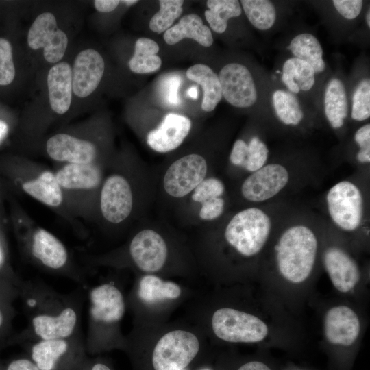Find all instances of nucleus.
Listing matches in <instances>:
<instances>
[{
  "mask_svg": "<svg viewBox=\"0 0 370 370\" xmlns=\"http://www.w3.org/2000/svg\"><path fill=\"white\" fill-rule=\"evenodd\" d=\"M279 270L293 283L304 281L310 274L316 258L317 240L304 225L288 228L275 247Z\"/></svg>",
  "mask_w": 370,
  "mask_h": 370,
  "instance_id": "1",
  "label": "nucleus"
},
{
  "mask_svg": "<svg viewBox=\"0 0 370 370\" xmlns=\"http://www.w3.org/2000/svg\"><path fill=\"white\" fill-rule=\"evenodd\" d=\"M270 230L269 216L259 208H249L232 217L225 228V237L238 253L251 256L262 249Z\"/></svg>",
  "mask_w": 370,
  "mask_h": 370,
  "instance_id": "2",
  "label": "nucleus"
},
{
  "mask_svg": "<svg viewBox=\"0 0 370 370\" xmlns=\"http://www.w3.org/2000/svg\"><path fill=\"white\" fill-rule=\"evenodd\" d=\"M212 327L218 338L231 343H256L268 334L267 325L259 318L230 308L213 314Z\"/></svg>",
  "mask_w": 370,
  "mask_h": 370,
  "instance_id": "3",
  "label": "nucleus"
},
{
  "mask_svg": "<svg viewBox=\"0 0 370 370\" xmlns=\"http://www.w3.org/2000/svg\"><path fill=\"white\" fill-rule=\"evenodd\" d=\"M199 342L197 336L184 330L164 334L152 352L153 370H184L197 355Z\"/></svg>",
  "mask_w": 370,
  "mask_h": 370,
  "instance_id": "4",
  "label": "nucleus"
},
{
  "mask_svg": "<svg viewBox=\"0 0 370 370\" xmlns=\"http://www.w3.org/2000/svg\"><path fill=\"white\" fill-rule=\"evenodd\" d=\"M330 215L341 228L352 231L360 225L363 214V201L358 188L343 181L333 186L327 195Z\"/></svg>",
  "mask_w": 370,
  "mask_h": 370,
  "instance_id": "5",
  "label": "nucleus"
},
{
  "mask_svg": "<svg viewBox=\"0 0 370 370\" xmlns=\"http://www.w3.org/2000/svg\"><path fill=\"white\" fill-rule=\"evenodd\" d=\"M207 171L203 156L196 153L184 156L167 169L163 178L164 188L171 197H185L205 179Z\"/></svg>",
  "mask_w": 370,
  "mask_h": 370,
  "instance_id": "6",
  "label": "nucleus"
},
{
  "mask_svg": "<svg viewBox=\"0 0 370 370\" xmlns=\"http://www.w3.org/2000/svg\"><path fill=\"white\" fill-rule=\"evenodd\" d=\"M30 48H43L45 59L50 63L59 62L68 45L66 34L57 27L55 16L50 12L39 14L31 25L27 36Z\"/></svg>",
  "mask_w": 370,
  "mask_h": 370,
  "instance_id": "7",
  "label": "nucleus"
},
{
  "mask_svg": "<svg viewBox=\"0 0 370 370\" xmlns=\"http://www.w3.org/2000/svg\"><path fill=\"white\" fill-rule=\"evenodd\" d=\"M30 358L40 370H80L86 361L66 339H40L32 346Z\"/></svg>",
  "mask_w": 370,
  "mask_h": 370,
  "instance_id": "8",
  "label": "nucleus"
},
{
  "mask_svg": "<svg viewBox=\"0 0 370 370\" xmlns=\"http://www.w3.org/2000/svg\"><path fill=\"white\" fill-rule=\"evenodd\" d=\"M133 194L128 180L119 174H112L104 181L100 194V209L104 219L119 223L130 214Z\"/></svg>",
  "mask_w": 370,
  "mask_h": 370,
  "instance_id": "9",
  "label": "nucleus"
},
{
  "mask_svg": "<svg viewBox=\"0 0 370 370\" xmlns=\"http://www.w3.org/2000/svg\"><path fill=\"white\" fill-rule=\"evenodd\" d=\"M222 95L231 105L247 108L257 100V91L249 69L238 63H230L219 72Z\"/></svg>",
  "mask_w": 370,
  "mask_h": 370,
  "instance_id": "10",
  "label": "nucleus"
},
{
  "mask_svg": "<svg viewBox=\"0 0 370 370\" xmlns=\"http://www.w3.org/2000/svg\"><path fill=\"white\" fill-rule=\"evenodd\" d=\"M130 253L136 265L148 273L160 270L167 258L164 238L156 231L145 229L137 233L130 245Z\"/></svg>",
  "mask_w": 370,
  "mask_h": 370,
  "instance_id": "11",
  "label": "nucleus"
},
{
  "mask_svg": "<svg viewBox=\"0 0 370 370\" xmlns=\"http://www.w3.org/2000/svg\"><path fill=\"white\" fill-rule=\"evenodd\" d=\"M288 177L284 166L269 164L245 179L241 186V193L249 201H265L277 195L286 185Z\"/></svg>",
  "mask_w": 370,
  "mask_h": 370,
  "instance_id": "12",
  "label": "nucleus"
},
{
  "mask_svg": "<svg viewBox=\"0 0 370 370\" xmlns=\"http://www.w3.org/2000/svg\"><path fill=\"white\" fill-rule=\"evenodd\" d=\"M88 298L91 323L112 324L123 317V296L115 286L104 284L95 286L90 291Z\"/></svg>",
  "mask_w": 370,
  "mask_h": 370,
  "instance_id": "13",
  "label": "nucleus"
},
{
  "mask_svg": "<svg viewBox=\"0 0 370 370\" xmlns=\"http://www.w3.org/2000/svg\"><path fill=\"white\" fill-rule=\"evenodd\" d=\"M105 69L100 53L92 49L79 52L72 71L73 91L79 97L90 95L98 86Z\"/></svg>",
  "mask_w": 370,
  "mask_h": 370,
  "instance_id": "14",
  "label": "nucleus"
},
{
  "mask_svg": "<svg viewBox=\"0 0 370 370\" xmlns=\"http://www.w3.org/2000/svg\"><path fill=\"white\" fill-rule=\"evenodd\" d=\"M46 150L51 159L73 164H92L97 156L92 143L67 134L51 136L47 141Z\"/></svg>",
  "mask_w": 370,
  "mask_h": 370,
  "instance_id": "15",
  "label": "nucleus"
},
{
  "mask_svg": "<svg viewBox=\"0 0 370 370\" xmlns=\"http://www.w3.org/2000/svg\"><path fill=\"white\" fill-rule=\"evenodd\" d=\"M191 128L190 120L183 115L169 113L147 136L148 145L159 153L175 149L186 138Z\"/></svg>",
  "mask_w": 370,
  "mask_h": 370,
  "instance_id": "16",
  "label": "nucleus"
},
{
  "mask_svg": "<svg viewBox=\"0 0 370 370\" xmlns=\"http://www.w3.org/2000/svg\"><path fill=\"white\" fill-rule=\"evenodd\" d=\"M360 330L355 312L345 306L330 309L325 317L324 331L328 341L335 345L349 346L357 339Z\"/></svg>",
  "mask_w": 370,
  "mask_h": 370,
  "instance_id": "17",
  "label": "nucleus"
},
{
  "mask_svg": "<svg viewBox=\"0 0 370 370\" xmlns=\"http://www.w3.org/2000/svg\"><path fill=\"white\" fill-rule=\"evenodd\" d=\"M323 263L334 287L342 293L350 291L360 280L356 262L343 250L330 247L324 253Z\"/></svg>",
  "mask_w": 370,
  "mask_h": 370,
  "instance_id": "18",
  "label": "nucleus"
},
{
  "mask_svg": "<svg viewBox=\"0 0 370 370\" xmlns=\"http://www.w3.org/2000/svg\"><path fill=\"white\" fill-rule=\"evenodd\" d=\"M77 323V314L70 307L58 314H38L32 320L33 331L40 339H66L73 333Z\"/></svg>",
  "mask_w": 370,
  "mask_h": 370,
  "instance_id": "19",
  "label": "nucleus"
},
{
  "mask_svg": "<svg viewBox=\"0 0 370 370\" xmlns=\"http://www.w3.org/2000/svg\"><path fill=\"white\" fill-rule=\"evenodd\" d=\"M47 87L52 110L64 114L71 106L73 91L72 69L68 63L62 62L50 69Z\"/></svg>",
  "mask_w": 370,
  "mask_h": 370,
  "instance_id": "20",
  "label": "nucleus"
},
{
  "mask_svg": "<svg viewBox=\"0 0 370 370\" xmlns=\"http://www.w3.org/2000/svg\"><path fill=\"white\" fill-rule=\"evenodd\" d=\"M31 250L38 260L50 269L62 268L68 261V251L64 244L43 228H39L34 233Z\"/></svg>",
  "mask_w": 370,
  "mask_h": 370,
  "instance_id": "21",
  "label": "nucleus"
},
{
  "mask_svg": "<svg viewBox=\"0 0 370 370\" xmlns=\"http://www.w3.org/2000/svg\"><path fill=\"white\" fill-rule=\"evenodd\" d=\"M63 190H90L97 187L101 181V171L95 163H68L56 173Z\"/></svg>",
  "mask_w": 370,
  "mask_h": 370,
  "instance_id": "22",
  "label": "nucleus"
},
{
  "mask_svg": "<svg viewBox=\"0 0 370 370\" xmlns=\"http://www.w3.org/2000/svg\"><path fill=\"white\" fill-rule=\"evenodd\" d=\"M164 40L169 45H175L183 38H191L204 47H210L213 43L212 32L203 24L202 19L196 14L184 16L180 21L167 29Z\"/></svg>",
  "mask_w": 370,
  "mask_h": 370,
  "instance_id": "23",
  "label": "nucleus"
},
{
  "mask_svg": "<svg viewBox=\"0 0 370 370\" xmlns=\"http://www.w3.org/2000/svg\"><path fill=\"white\" fill-rule=\"evenodd\" d=\"M186 75L188 79L202 87V110L206 112L212 111L223 97L217 74L206 64H196L188 69Z\"/></svg>",
  "mask_w": 370,
  "mask_h": 370,
  "instance_id": "24",
  "label": "nucleus"
},
{
  "mask_svg": "<svg viewBox=\"0 0 370 370\" xmlns=\"http://www.w3.org/2000/svg\"><path fill=\"white\" fill-rule=\"evenodd\" d=\"M23 190L41 203L51 207L59 206L63 201V191L50 171L40 173L36 177L22 184Z\"/></svg>",
  "mask_w": 370,
  "mask_h": 370,
  "instance_id": "25",
  "label": "nucleus"
},
{
  "mask_svg": "<svg viewBox=\"0 0 370 370\" xmlns=\"http://www.w3.org/2000/svg\"><path fill=\"white\" fill-rule=\"evenodd\" d=\"M325 114L334 128L343 126L348 106L345 89L342 82L332 79L328 84L324 97Z\"/></svg>",
  "mask_w": 370,
  "mask_h": 370,
  "instance_id": "26",
  "label": "nucleus"
},
{
  "mask_svg": "<svg viewBox=\"0 0 370 370\" xmlns=\"http://www.w3.org/2000/svg\"><path fill=\"white\" fill-rule=\"evenodd\" d=\"M314 75L311 65L293 58L284 62L282 79L291 92L298 93L301 90L308 91L311 89L315 82Z\"/></svg>",
  "mask_w": 370,
  "mask_h": 370,
  "instance_id": "27",
  "label": "nucleus"
},
{
  "mask_svg": "<svg viewBox=\"0 0 370 370\" xmlns=\"http://www.w3.org/2000/svg\"><path fill=\"white\" fill-rule=\"evenodd\" d=\"M158 45L148 38H140L135 43L134 56L129 61L130 70L138 74H145L158 70L162 64L161 58L157 55Z\"/></svg>",
  "mask_w": 370,
  "mask_h": 370,
  "instance_id": "28",
  "label": "nucleus"
},
{
  "mask_svg": "<svg viewBox=\"0 0 370 370\" xmlns=\"http://www.w3.org/2000/svg\"><path fill=\"white\" fill-rule=\"evenodd\" d=\"M138 293L143 301L155 303L177 299L181 294V288L175 282L164 281L154 275H146L140 281Z\"/></svg>",
  "mask_w": 370,
  "mask_h": 370,
  "instance_id": "29",
  "label": "nucleus"
},
{
  "mask_svg": "<svg viewBox=\"0 0 370 370\" xmlns=\"http://www.w3.org/2000/svg\"><path fill=\"white\" fill-rule=\"evenodd\" d=\"M289 48L293 54L313 68L315 73H321L325 69L323 60V49L317 39L310 34H301L291 42Z\"/></svg>",
  "mask_w": 370,
  "mask_h": 370,
  "instance_id": "30",
  "label": "nucleus"
},
{
  "mask_svg": "<svg viewBox=\"0 0 370 370\" xmlns=\"http://www.w3.org/2000/svg\"><path fill=\"white\" fill-rule=\"evenodd\" d=\"M208 10L205 11V17L212 29L221 34L227 26L230 18L241 14L242 9L237 0H208Z\"/></svg>",
  "mask_w": 370,
  "mask_h": 370,
  "instance_id": "31",
  "label": "nucleus"
},
{
  "mask_svg": "<svg viewBox=\"0 0 370 370\" xmlns=\"http://www.w3.org/2000/svg\"><path fill=\"white\" fill-rule=\"evenodd\" d=\"M241 5L249 22L260 30L270 29L275 23L276 12L267 0H242Z\"/></svg>",
  "mask_w": 370,
  "mask_h": 370,
  "instance_id": "32",
  "label": "nucleus"
},
{
  "mask_svg": "<svg viewBox=\"0 0 370 370\" xmlns=\"http://www.w3.org/2000/svg\"><path fill=\"white\" fill-rule=\"evenodd\" d=\"M273 103L278 118L286 125H297L303 119L298 99L291 93L278 90L273 95Z\"/></svg>",
  "mask_w": 370,
  "mask_h": 370,
  "instance_id": "33",
  "label": "nucleus"
},
{
  "mask_svg": "<svg viewBox=\"0 0 370 370\" xmlns=\"http://www.w3.org/2000/svg\"><path fill=\"white\" fill-rule=\"evenodd\" d=\"M182 0H160V10L151 18L149 28L151 31L161 34L172 27L174 21L183 12Z\"/></svg>",
  "mask_w": 370,
  "mask_h": 370,
  "instance_id": "34",
  "label": "nucleus"
},
{
  "mask_svg": "<svg viewBox=\"0 0 370 370\" xmlns=\"http://www.w3.org/2000/svg\"><path fill=\"white\" fill-rule=\"evenodd\" d=\"M370 116V82L361 81L356 87L354 96L352 110L353 119L361 121Z\"/></svg>",
  "mask_w": 370,
  "mask_h": 370,
  "instance_id": "35",
  "label": "nucleus"
},
{
  "mask_svg": "<svg viewBox=\"0 0 370 370\" xmlns=\"http://www.w3.org/2000/svg\"><path fill=\"white\" fill-rule=\"evenodd\" d=\"M269 154L267 145L258 137H253L247 145V153L243 167L254 172L265 164Z\"/></svg>",
  "mask_w": 370,
  "mask_h": 370,
  "instance_id": "36",
  "label": "nucleus"
},
{
  "mask_svg": "<svg viewBox=\"0 0 370 370\" xmlns=\"http://www.w3.org/2000/svg\"><path fill=\"white\" fill-rule=\"evenodd\" d=\"M182 77L177 73L164 75L160 82L159 93L163 102L169 106H177L180 103L179 90Z\"/></svg>",
  "mask_w": 370,
  "mask_h": 370,
  "instance_id": "37",
  "label": "nucleus"
},
{
  "mask_svg": "<svg viewBox=\"0 0 370 370\" xmlns=\"http://www.w3.org/2000/svg\"><path fill=\"white\" fill-rule=\"evenodd\" d=\"M14 76L12 46L8 40L0 38V85L10 84Z\"/></svg>",
  "mask_w": 370,
  "mask_h": 370,
  "instance_id": "38",
  "label": "nucleus"
},
{
  "mask_svg": "<svg viewBox=\"0 0 370 370\" xmlns=\"http://www.w3.org/2000/svg\"><path fill=\"white\" fill-rule=\"evenodd\" d=\"M223 182L215 177L204 179L193 190L192 199L196 202H203L214 197H221L224 193Z\"/></svg>",
  "mask_w": 370,
  "mask_h": 370,
  "instance_id": "39",
  "label": "nucleus"
},
{
  "mask_svg": "<svg viewBox=\"0 0 370 370\" xmlns=\"http://www.w3.org/2000/svg\"><path fill=\"white\" fill-rule=\"evenodd\" d=\"M12 295V289L10 284L0 282V335L8 326L11 317Z\"/></svg>",
  "mask_w": 370,
  "mask_h": 370,
  "instance_id": "40",
  "label": "nucleus"
},
{
  "mask_svg": "<svg viewBox=\"0 0 370 370\" xmlns=\"http://www.w3.org/2000/svg\"><path fill=\"white\" fill-rule=\"evenodd\" d=\"M355 140L360 149L357 153V159L360 162L370 161V125L367 124L359 128L355 134Z\"/></svg>",
  "mask_w": 370,
  "mask_h": 370,
  "instance_id": "41",
  "label": "nucleus"
},
{
  "mask_svg": "<svg viewBox=\"0 0 370 370\" xmlns=\"http://www.w3.org/2000/svg\"><path fill=\"white\" fill-rule=\"evenodd\" d=\"M225 201L221 197H214L201 204L199 217L204 221L214 220L221 215L224 210Z\"/></svg>",
  "mask_w": 370,
  "mask_h": 370,
  "instance_id": "42",
  "label": "nucleus"
},
{
  "mask_svg": "<svg viewBox=\"0 0 370 370\" xmlns=\"http://www.w3.org/2000/svg\"><path fill=\"white\" fill-rule=\"evenodd\" d=\"M361 0H334L333 4L338 12L347 19L356 18L362 8Z\"/></svg>",
  "mask_w": 370,
  "mask_h": 370,
  "instance_id": "43",
  "label": "nucleus"
},
{
  "mask_svg": "<svg viewBox=\"0 0 370 370\" xmlns=\"http://www.w3.org/2000/svg\"><path fill=\"white\" fill-rule=\"evenodd\" d=\"M247 153V144L241 139L237 140L232 147L230 155V162L236 166L243 165L245 162Z\"/></svg>",
  "mask_w": 370,
  "mask_h": 370,
  "instance_id": "44",
  "label": "nucleus"
},
{
  "mask_svg": "<svg viewBox=\"0 0 370 370\" xmlns=\"http://www.w3.org/2000/svg\"><path fill=\"white\" fill-rule=\"evenodd\" d=\"M5 370H40L29 358H19L12 360Z\"/></svg>",
  "mask_w": 370,
  "mask_h": 370,
  "instance_id": "45",
  "label": "nucleus"
},
{
  "mask_svg": "<svg viewBox=\"0 0 370 370\" xmlns=\"http://www.w3.org/2000/svg\"><path fill=\"white\" fill-rule=\"evenodd\" d=\"M118 0H96L94 1L96 10L101 12H109L114 10L119 4Z\"/></svg>",
  "mask_w": 370,
  "mask_h": 370,
  "instance_id": "46",
  "label": "nucleus"
},
{
  "mask_svg": "<svg viewBox=\"0 0 370 370\" xmlns=\"http://www.w3.org/2000/svg\"><path fill=\"white\" fill-rule=\"evenodd\" d=\"M237 370H271L267 365L260 361L248 362Z\"/></svg>",
  "mask_w": 370,
  "mask_h": 370,
  "instance_id": "47",
  "label": "nucleus"
},
{
  "mask_svg": "<svg viewBox=\"0 0 370 370\" xmlns=\"http://www.w3.org/2000/svg\"><path fill=\"white\" fill-rule=\"evenodd\" d=\"M80 370H112L108 365L103 362H97L91 365L84 362Z\"/></svg>",
  "mask_w": 370,
  "mask_h": 370,
  "instance_id": "48",
  "label": "nucleus"
},
{
  "mask_svg": "<svg viewBox=\"0 0 370 370\" xmlns=\"http://www.w3.org/2000/svg\"><path fill=\"white\" fill-rule=\"evenodd\" d=\"M186 96L193 99H196L198 97L197 86L190 87L186 91Z\"/></svg>",
  "mask_w": 370,
  "mask_h": 370,
  "instance_id": "49",
  "label": "nucleus"
},
{
  "mask_svg": "<svg viewBox=\"0 0 370 370\" xmlns=\"http://www.w3.org/2000/svg\"><path fill=\"white\" fill-rule=\"evenodd\" d=\"M8 132V125L7 124L0 121V141L3 138Z\"/></svg>",
  "mask_w": 370,
  "mask_h": 370,
  "instance_id": "50",
  "label": "nucleus"
},
{
  "mask_svg": "<svg viewBox=\"0 0 370 370\" xmlns=\"http://www.w3.org/2000/svg\"><path fill=\"white\" fill-rule=\"evenodd\" d=\"M123 3H124L126 5L130 6L138 2V1L136 0H124L122 1Z\"/></svg>",
  "mask_w": 370,
  "mask_h": 370,
  "instance_id": "51",
  "label": "nucleus"
},
{
  "mask_svg": "<svg viewBox=\"0 0 370 370\" xmlns=\"http://www.w3.org/2000/svg\"><path fill=\"white\" fill-rule=\"evenodd\" d=\"M366 21H367V25L369 27H370V12H369V10L367 13Z\"/></svg>",
  "mask_w": 370,
  "mask_h": 370,
  "instance_id": "52",
  "label": "nucleus"
},
{
  "mask_svg": "<svg viewBox=\"0 0 370 370\" xmlns=\"http://www.w3.org/2000/svg\"><path fill=\"white\" fill-rule=\"evenodd\" d=\"M1 251H0V262H1Z\"/></svg>",
  "mask_w": 370,
  "mask_h": 370,
  "instance_id": "53",
  "label": "nucleus"
}]
</instances>
